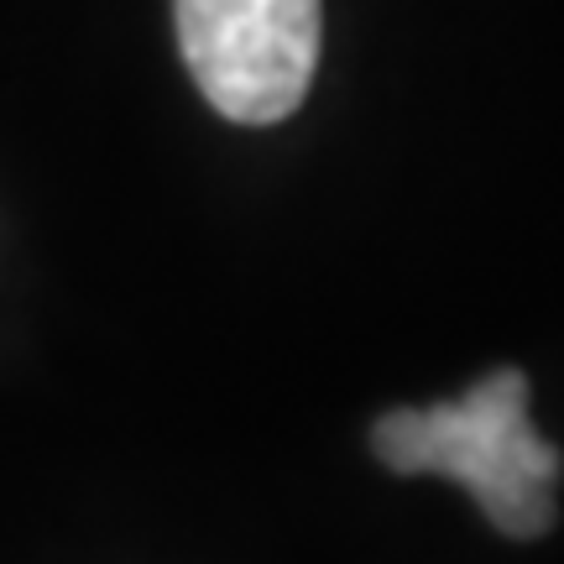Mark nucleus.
<instances>
[{
	"mask_svg": "<svg viewBox=\"0 0 564 564\" xmlns=\"http://www.w3.org/2000/svg\"><path fill=\"white\" fill-rule=\"evenodd\" d=\"M371 449L398 476H449L460 481L497 533L539 539L554 528L560 449L528 423V377L491 371L465 398L440 408H398L371 429Z\"/></svg>",
	"mask_w": 564,
	"mask_h": 564,
	"instance_id": "nucleus-1",
	"label": "nucleus"
},
{
	"mask_svg": "<svg viewBox=\"0 0 564 564\" xmlns=\"http://www.w3.org/2000/svg\"><path fill=\"white\" fill-rule=\"evenodd\" d=\"M173 21L188 74L225 121L272 126L303 105L319 68V0H173Z\"/></svg>",
	"mask_w": 564,
	"mask_h": 564,
	"instance_id": "nucleus-2",
	"label": "nucleus"
}]
</instances>
